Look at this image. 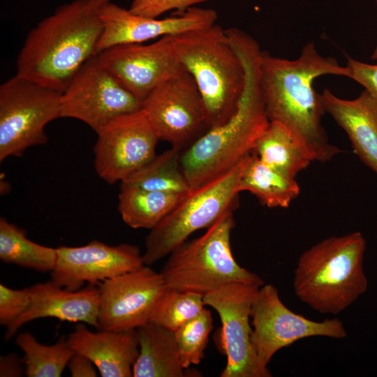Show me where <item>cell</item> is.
Masks as SVG:
<instances>
[{"instance_id": "cell-1", "label": "cell", "mask_w": 377, "mask_h": 377, "mask_svg": "<svg viewBox=\"0 0 377 377\" xmlns=\"http://www.w3.org/2000/svg\"><path fill=\"white\" fill-rule=\"evenodd\" d=\"M325 75L348 77L347 66L324 57L310 42L295 60L271 56L262 51L260 86L270 121L288 128L306 147L314 161L324 163L341 152L328 141L321 125L325 112L314 80Z\"/></svg>"}, {"instance_id": "cell-2", "label": "cell", "mask_w": 377, "mask_h": 377, "mask_svg": "<svg viewBox=\"0 0 377 377\" xmlns=\"http://www.w3.org/2000/svg\"><path fill=\"white\" fill-rule=\"evenodd\" d=\"M226 33L244 67V88L235 113L182 151V166L191 189L224 174L250 154L270 122L260 86V45L237 28Z\"/></svg>"}, {"instance_id": "cell-3", "label": "cell", "mask_w": 377, "mask_h": 377, "mask_svg": "<svg viewBox=\"0 0 377 377\" xmlns=\"http://www.w3.org/2000/svg\"><path fill=\"white\" fill-rule=\"evenodd\" d=\"M110 0H73L59 6L27 34L17 74L63 92L79 69L97 55L101 13Z\"/></svg>"}, {"instance_id": "cell-4", "label": "cell", "mask_w": 377, "mask_h": 377, "mask_svg": "<svg viewBox=\"0 0 377 377\" xmlns=\"http://www.w3.org/2000/svg\"><path fill=\"white\" fill-rule=\"evenodd\" d=\"M365 250L360 232L327 238L306 250L294 272L296 296L320 313L343 311L367 290Z\"/></svg>"}, {"instance_id": "cell-5", "label": "cell", "mask_w": 377, "mask_h": 377, "mask_svg": "<svg viewBox=\"0 0 377 377\" xmlns=\"http://www.w3.org/2000/svg\"><path fill=\"white\" fill-rule=\"evenodd\" d=\"M170 40L201 94L209 128L222 124L235 113L245 84L242 63L226 29L216 23L170 35Z\"/></svg>"}, {"instance_id": "cell-6", "label": "cell", "mask_w": 377, "mask_h": 377, "mask_svg": "<svg viewBox=\"0 0 377 377\" xmlns=\"http://www.w3.org/2000/svg\"><path fill=\"white\" fill-rule=\"evenodd\" d=\"M235 223L233 211H228L203 235L175 248L161 271L166 286L204 297L230 283L264 285L260 276L241 267L232 255L230 235Z\"/></svg>"}, {"instance_id": "cell-7", "label": "cell", "mask_w": 377, "mask_h": 377, "mask_svg": "<svg viewBox=\"0 0 377 377\" xmlns=\"http://www.w3.org/2000/svg\"><path fill=\"white\" fill-rule=\"evenodd\" d=\"M186 194L145 238L142 260L151 265L168 256L194 232L207 228L222 214L237 205L239 182L250 158Z\"/></svg>"}, {"instance_id": "cell-8", "label": "cell", "mask_w": 377, "mask_h": 377, "mask_svg": "<svg viewBox=\"0 0 377 377\" xmlns=\"http://www.w3.org/2000/svg\"><path fill=\"white\" fill-rule=\"evenodd\" d=\"M61 92L16 74L0 86V161L45 145V126L61 117Z\"/></svg>"}, {"instance_id": "cell-9", "label": "cell", "mask_w": 377, "mask_h": 377, "mask_svg": "<svg viewBox=\"0 0 377 377\" xmlns=\"http://www.w3.org/2000/svg\"><path fill=\"white\" fill-rule=\"evenodd\" d=\"M251 346L265 367L279 350L300 339L311 337L341 339L347 336L343 323L338 318L318 322L292 311L272 284L258 288L251 305Z\"/></svg>"}, {"instance_id": "cell-10", "label": "cell", "mask_w": 377, "mask_h": 377, "mask_svg": "<svg viewBox=\"0 0 377 377\" xmlns=\"http://www.w3.org/2000/svg\"><path fill=\"white\" fill-rule=\"evenodd\" d=\"M141 108L142 102L98 54L79 69L61 97V117L80 120L96 133L115 118Z\"/></svg>"}, {"instance_id": "cell-11", "label": "cell", "mask_w": 377, "mask_h": 377, "mask_svg": "<svg viewBox=\"0 0 377 377\" xmlns=\"http://www.w3.org/2000/svg\"><path fill=\"white\" fill-rule=\"evenodd\" d=\"M142 110L159 140L182 151L210 128L201 94L183 67L143 100Z\"/></svg>"}, {"instance_id": "cell-12", "label": "cell", "mask_w": 377, "mask_h": 377, "mask_svg": "<svg viewBox=\"0 0 377 377\" xmlns=\"http://www.w3.org/2000/svg\"><path fill=\"white\" fill-rule=\"evenodd\" d=\"M260 286L230 283L203 297L205 306L219 314L221 328L219 346L226 356L221 377H271L267 367L259 362L251 346V305Z\"/></svg>"}, {"instance_id": "cell-13", "label": "cell", "mask_w": 377, "mask_h": 377, "mask_svg": "<svg viewBox=\"0 0 377 377\" xmlns=\"http://www.w3.org/2000/svg\"><path fill=\"white\" fill-rule=\"evenodd\" d=\"M97 134V175L109 184L123 182L156 155L159 138L142 108L119 116Z\"/></svg>"}, {"instance_id": "cell-14", "label": "cell", "mask_w": 377, "mask_h": 377, "mask_svg": "<svg viewBox=\"0 0 377 377\" xmlns=\"http://www.w3.org/2000/svg\"><path fill=\"white\" fill-rule=\"evenodd\" d=\"M166 287L161 272L145 265L100 283L98 330L127 331L147 324Z\"/></svg>"}, {"instance_id": "cell-15", "label": "cell", "mask_w": 377, "mask_h": 377, "mask_svg": "<svg viewBox=\"0 0 377 377\" xmlns=\"http://www.w3.org/2000/svg\"><path fill=\"white\" fill-rule=\"evenodd\" d=\"M51 272V281L71 290L85 283H100L145 265L138 246L130 244L108 245L94 240L81 246H61Z\"/></svg>"}, {"instance_id": "cell-16", "label": "cell", "mask_w": 377, "mask_h": 377, "mask_svg": "<svg viewBox=\"0 0 377 377\" xmlns=\"http://www.w3.org/2000/svg\"><path fill=\"white\" fill-rule=\"evenodd\" d=\"M217 13L212 8L193 6L163 19L149 18L131 13L110 1L103 9V32L97 54L112 47L137 44L164 36L202 29L216 24Z\"/></svg>"}, {"instance_id": "cell-17", "label": "cell", "mask_w": 377, "mask_h": 377, "mask_svg": "<svg viewBox=\"0 0 377 377\" xmlns=\"http://www.w3.org/2000/svg\"><path fill=\"white\" fill-rule=\"evenodd\" d=\"M98 56L141 102L157 86L182 68L173 51L170 35L147 45L112 47Z\"/></svg>"}, {"instance_id": "cell-18", "label": "cell", "mask_w": 377, "mask_h": 377, "mask_svg": "<svg viewBox=\"0 0 377 377\" xmlns=\"http://www.w3.org/2000/svg\"><path fill=\"white\" fill-rule=\"evenodd\" d=\"M92 286L71 290L50 280L31 286V304L6 327V340L11 339L24 324L45 318L86 323L98 329L100 293Z\"/></svg>"}, {"instance_id": "cell-19", "label": "cell", "mask_w": 377, "mask_h": 377, "mask_svg": "<svg viewBox=\"0 0 377 377\" xmlns=\"http://www.w3.org/2000/svg\"><path fill=\"white\" fill-rule=\"evenodd\" d=\"M66 339L73 353L88 357L102 377L133 376L139 354L136 330L94 332L80 323Z\"/></svg>"}, {"instance_id": "cell-20", "label": "cell", "mask_w": 377, "mask_h": 377, "mask_svg": "<svg viewBox=\"0 0 377 377\" xmlns=\"http://www.w3.org/2000/svg\"><path fill=\"white\" fill-rule=\"evenodd\" d=\"M320 95L325 112L346 131L355 154L377 174V101L365 89L353 100L327 89Z\"/></svg>"}, {"instance_id": "cell-21", "label": "cell", "mask_w": 377, "mask_h": 377, "mask_svg": "<svg viewBox=\"0 0 377 377\" xmlns=\"http://www.w3.org/2000/svg\"><path fill=\"white\" fill-rule=\"evenodd\" d=\"M136 332L139 354L133 366V377L186 376L174 331L148 323Z\"/></svg>"}, {"instance_id": "cell-22", "label": "cell", "mask_w": 377, "mask_h": 377, "mask_svg": "<svg viewBox=\"0 0 377 377\" xmlns=\"http://www.w3.org/2000/svg\"><path fill=\"white\" fill-rule=\"evenodd\" d=\"M253 151L263 163L293 179L314 161L305 145L277 121L269 122L258 138Z\"/></svg>"}, {"instance_id": "cell-23", "label": "cell", "mask_w": 377, "mask_h": 377, "mask_svg": "<svg viewBox=\"0 0 377 377\" xmlns=\"http://www.w3.org/2000/svg\"><path fill=\"white\" fill-rule=\"evenodd\" d=\"M186 195L147 190L121 184L118 210L123 221L130 228L151 230Z\"/></svg>"}, {"instance_id": "cell-24", "label": "cell", "mask_w": 377, "mask_h": 377, "mask_svg": "<svg viewBox=\"0 0 377 377\" xmlns=\"http://www.w3.org/2000/svg\"><path fill=\"white\" fill-rule=\"evenodd\" d=\"M239 190L253 194L261 204L270 207H288L300 193L295 179L290 178L251 155L242 172Z\"/></svg>"}, {"instance_id": "cell-25", "label": "cell", "mask_w": 377, "mask_h": 377, "mask_svg": "<svg viewBox=\"0 0 377 377\" xmlns=\"http://www.w3.org/2000/svg\"><path fill=\"white\" fill-rule=\"evenodd\" d=\"M0 259L24 268L52 272L57 263V249L30 240L24 230L1 217Z\"/></svg>"}, {"instance_id": "cell-26", "label": "cell", "mask_w": 377, "mask_h": 377, "mask_svg": "<svg viewBox=\"0 0 377 377\" xmlns=\"http://www.w3.org/2000/svg\"><path fill=\"white\" fill-rule=\"evenodd\" d=\"M182 151L177 147L164 151L120 183L165 193L187 194L191 188L182 166Z\"/></svg>"}, {"instance_id": "cell-27", "label": "cell", "mask_w": 377, "mask_h": 377, "mask_svg": "<svg viewBox=\"0 0 377 377\" xmlns=\"http://www.w3.org/2000/svg\"><path fill=\"white\" fill-rule=\"evenodd\" d=\"M15 344L23 352L24 374L28 377H59L74 354L64 337L54 344L44 345L32 334L22 332Z\"/></svg>"}, {"instance_id": "cell-28", "label": "cell", "mask_w": 377, "mask_h": 377, "mask_svg": "<svg viewBox=\"0 0 377 377\" xmlns=\"http://www.w3.org/2000/svg\"><path fill=\"white\" fill-rule=\"evenodd\" d=\"M203 296L166 287L159 297L149 322L175 331L205 308Z\"/></svg>"}, {"instance_id": "cell-29", "label": "cell", "mask_w": 377, "mask_h": 377, "mask_svg": "<svg viewBox=\"0 0 377 377\" xmlns=\"http://www.w3.org/2000/svg\"><path fill=\"white\" fill-rule=\"evenodd\" d=\"M212 329V313L205 307L195 317L175 331L180 362L184 369L192 364H199L204 358Z\"/></svg>"}, {"instance_id": "cell-30", "label": "cell", "mask_w": 377, "mask_h": 377, "mask_svg": "<svg viewBox=\"0 0 377 377\" xmlns=\"http://www.w3.org/2000/svg\"><path fill=\"white\" fill-rule=\"evenodd\" d=\"M29 288L15 290L0 284V324L8 326L30 306Z\"/></svg>"}, {"instance_id": "cell-31", "label": "cell", "mask_w": 377, "mask_h": 377, "mask_svg": "<svg viewBox=\"0 0 377 377\" xmlns=\"http://www.w3.org/2000/svg\"><path fill=\"white\" fill-rule=\"evenodd\" d=\"M209 0H133L128 10L138 15L158 18L163 13L176 10L182 13Z\"/></svg>"}, {"instance_id": "cell-32", "label": "cell", "mask_w": 377, "mask_h": 377, "mask_svg": "<svg viewBox=\"0 0 377 377\" xmlns=\"http://www.w3.org/2000/svg\"><path fill=\"white\" fill-rule=\"evenodd\" d=\"M346 66L348 77L364 87L377 101V63L370 64L348 57Z\"/></svg>"}, {"instance_id": "cell-33", "label": "cell", "mask_w": 377, "mask_h": 377, "mask_svg": "<svg viewBox=\"0 0 377 377\" xmlns=\"http://www.w3.org/2000/svg\"><path fill=\"white\" fill-rule=\"evenodd\" d=\"M67 367L73 377H95L97 376L94 363L88 357L81 354L74 353Z\"/></svg>"}, {"instance_id": "cell-34", "label": "cell", "mask_w": 377, "mask_h": 377, "mask_svg": "<svg viewBox=\"0 0 377 377\" xmlns=\"http://www.w3.org/2000/svg\"><path fill=\"white\" fill-rule=\"evenodd\" d=\"M24 374V365L22 359L15 353H10L0 358V376L18 377Z\"/></svg>"}, {"instance_id": "cell-35", "label": "cell", "mask_w": 377, "mask_h": 377, "mask_svg": "<svg viewBox=\"0 0 377 377\" xmlns=\"http://www.w3.org/2000/svg\"><path fill=\"white\" fill-rule=\"evenodd\" d=\"M375 1L377 3V0H375ZM371 59L377 60V45H376V48H375V50H374V52L372 54Z\"/></svg>"}]
</instances>
